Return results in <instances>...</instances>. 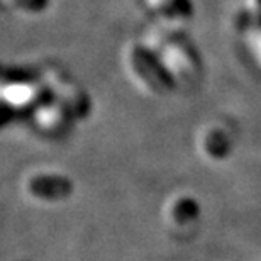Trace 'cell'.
I'll return each mask as SVG.
<instances>
[{
	"mask_svg": "<svg viewBox=\"0 0 261 261\" xmlns=\"http://www.w3.org/2000/svg\"><path fill=\"white\" fill-rule=\"evenodd\" d=\"M121 63L134 85L148 95L160 97L173 88V83L166 76L160 58L146 49L139 39L126 43L122 48Z\"/></svg>",
	"mask_w": 261,
	"mask_h": 261,
	"instance_id": "cell-1",
	"label": "cell"
},
{
	"mask_svg": "<svg viewBox=\"0 0 261 261\" xmlns=\"http://www.w3.org/2000/svg\"><path fill=\"white\" fill-rule=\"evenodd\" d=\"M158 58L173 87L190 88L200 78V60L197 51L180 36L166 44Z\"/></svg>",
	"mask_w": 261,
	"mask_h": 261,
	"instance_id": "cell-2",
	"label": "cell"
},
{
	"mask_svg": "<svg viewBox=\"0 0 261 261\" xmlns=\"http://www.w3.org/2000/svg\"><path fill=\"white\" fill-rule=\"evenodd\" d=\"M156 22L180 34L190 24L194 15L192 0H143Z\"/></svg>",
	"mask_w": 261,
	"mask_h": 261,
	"instance_id": "cell-3",
	"label": "cell"
},
{
	"mask_svg": "<svg viewBox=\"0 0 261 261\" xmlns=\"http://www.w3.org/2000/svg\"><path fill=\"white\" fill-rule=\"evenodd\" d=\"M29 190L36 197L56 200V198L70 195L71 184L63 176H38V178H33V181H31Z\"/></svg>",
	"mask_w": 261,
	"mask_h": 261,
	"instance_id": "cell-4",
	"label": "cell"
},
{
	"mask_svg": "<svg viewBox=\"0 0 261 261\" xmlns=\"http://www.w3.org/2000/svg\"><path fill=\"white\" fill-rule=\"evenodd\" d=\"M236 24L241 28L243 34L261 28V0H239Z\"/></svg>",
	"mask_w": 261,
	"mask_h": 261,
	"instance_id": "cell-5",
	"label": "cell"
},
{
	"mask_svg": "<svg viewBox=\"0 0 261 261\" xmlns=\"http://www.w3.org/2000/svg\"><path fill=\"white\" fill-rule=\"evenodd\" d=\"M5 100L12 102L14 107L31 106L41 93V87L34 82H14L10 87H5Z\"/></svg>",
	"mask_w": 261,
	"mask_h": 261,
	"instance_id": "cell-6",
	"label": "cell"
},
{
	"mask_svg": "<svg viewBox=\"0 0 261 261\" xmlns=\"http://www.w3.org/2000/svg\"><path fill=\"white\" fill-rule=\"evenodd\" d=\"M65 107L61 103L51 102V103H44L38 109L36 112V119H38L39 127H46V129H55L63 124L65 119Z\"/></svg>",
	"mask_w": 261,
	"mask_h": 261,
	"instance_id": "cell-7",
	"label": "cell"
},
{
	"mask_svg": "<svg viewBox=\"0 0 261 261\" xmlns=\"http://www.w3.org/2000/svg\"><path fill=\"white\" fill-rule=\"evenodd\" d=\"M203 148H205L207 153H211L214 158H219L221 153H226L229 148L227 134L217 126L207 129L205 134H203Z\"/></svg>",
	"mask_w": 261,
	"mask_h": 261,
	"instance_id": "cell-8",
	"label": "cell"
},
{
	"mask_svg": "<svg viewBox=\"0 0 261 261\" xmlns=\"http://www.w3.org/2000/svg\"><path fill=\"white\" fill-rule=\"evenodd\" d=\"M4 5L15 14L39 15L49 7V0H2Z\"/></svg>",
	"mask_w": 261,
	"mask_h": 261,
	"instance_id": "cell-9",
	"label": "cell"
},
{
	"mask_svg": "<svg viewBox=\"0 0 261 261\" xmlns=\"http://www.w3.org/2000/svg\"><path fill=\"white\" fill-rule=\"evenodd\" d=\"M244 38H246V48L249 55H251L253 61L261 70V28L249 31V33L244 34Z\"/></svg>",
	"mask_w": 261,
	"mask_h": 261,
	"instance_id": "cell-10",
	"label": "cell"
}]
</instances>
